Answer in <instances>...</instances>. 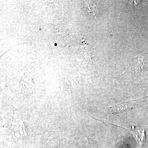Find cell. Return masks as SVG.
Listing matches in <instances>:
<instances>
[{
  "instance_id": "cell-3",
  "label": "cell",
  "mask_w": 148,
  "mask_h": 148,
  "mask_svg": "<svg viewBox=\"0 0 148 148\" xmlns=\"http://www.w3.org/2000/svg\"><path fill=\"white\" fill-rule=\"evenodd\" d=\"M86 9L88 12L91 14H96L97 9L95 5L91 3H86Z\"/></svg>"
},
{
  "instance_id": "cell-1",
  "label": "cell",
  "mask_w": 148,
  "mask_h": 148,
  "mask_svg": "<svg viewBox=\"0 0 148 148\" xmlns=\"http://www.w3.org/2000/svg\"><path fill=\"white\" fill-rule=\"evenodd\" d=\"M133 130L129 129L128 131L133 135L137 143L141 146L145 143V130L143 127H138L135 128L132 127Z\"/></svg>"
},
{
  "instance_id": "cell-2",
  "label": "cell",
  "mask_w": 148,
  "mask_h": 148,
  "mask_svg": "<svg viewBox=\"0 0 148 148\" xmlns=\"http://www.w3.org/2000/svg\"><path fill=\"white\" fill-rule=\"evenodd\" d=\"M130 101L129 102H124L119 103L116 105H114L110 108V112L111 114H118L123 112L124 111L127 110L129 108L130 103H131Z\"/></svg>"
}]
</instances>
